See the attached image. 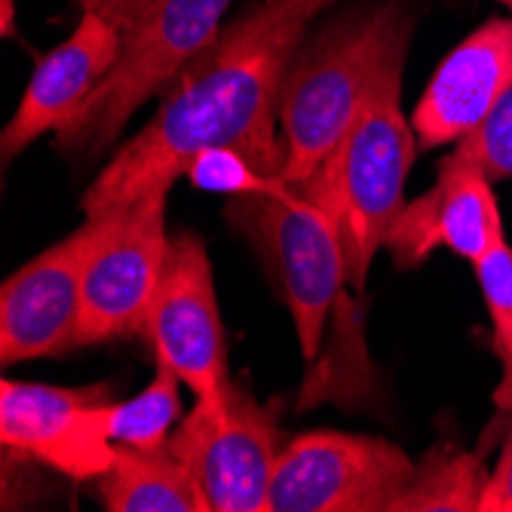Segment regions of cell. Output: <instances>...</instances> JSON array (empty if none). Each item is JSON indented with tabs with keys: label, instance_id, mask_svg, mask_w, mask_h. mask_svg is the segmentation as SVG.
<instances>
[{
	"label": "cell",
	"instance_id": "6da1fadb",
	"mask_svg": "<svg viewBox=\"0 0 512 512\" xmlns=\"http://www.w3.org/2000/svg\"><path fill=\"white\" fill-rule=\"evenodd\" d=\"M338 0H264L221 34L163 92L138 129L80 200L108 215L151 191H172L206 148H237L264 172L283 169L279 99L289 68L319 13Z\"/></svg>",
	"mask_w": 512,
	"mask_h": 512
},
{
	"label": "cell",
	"instance_id": "7a4b0ae2",
	"mask_svg": "<svg viewBox=\"0 0 512 512\" xmlns=\"http://www.w3.org/2000/svg\"><path fill=\"white\" fill-rule=\"evenodd\" d=\"M411 22L396 7H381L325 28L304 40L279 99V178L304 184L359 120L375 92L405 68Z\"/></svg>",
	"mask_w": 512,
	"mask_h": 512
},
{
	"label": "cell",
	"instance_id": "3957f363",
	"mask_svg": "<svg viewBox=\"0 0 512 512\" xmlns=\"http://www.w3.org/2000/svg\"><path fill=\"white\" fill-rule=\"evenodd\" d=\"M414 154L417 135L402 111V74H396L375 92L319 169L295 188L335 224L353 289H365L387 227L405 206Z\"/></svg>",
	"mask_w": 512,
	"mask_h": 512
},
{
	"label": "cell",
	"instance_id": "277c9868",
	"mask_svg": "<svg viewBox=\"0 0 512 512\" xmlns=\"http://www.w3.org/2000/svg\"><path fill=\"white\" fill-rule=\"evenodd\" d=\"M230 0H145L123 28L114 71L83 111L56 132L62 151L99 154L123 132L132 114L188 68L221 34Z\"/></svg>",
	"mask_w": 512,
	"mask_h": 512
},
{
	"label": "cell",
	"instance_id": "5b68a950",
	"mask_svg": "<svg viewBox=\"0 0 512 512\" xmlns=\"http://www.w3.org/2000/svg\"><path fill=\"white\" fill-rule=\"evenodd\" d=\"M227 218L264 258L292 313L298 347L304 359H313L322 344L325 319L341 298V289L350 286L347 255L335 224L301 191L286 197H230Z\"/></svg>",
	"mask_w": 512,
	"mask_h": 512
},
{
	"label": "cell",
	"instance_id": "8992f818",
	"mask_svg": "<svg viewBox=\"0 0 512 512\" xmlns=\"http://www.w3.org/2000/svg\"><path fill=\"white\" fill-rule=\"evenodd\" d=\"M166 451L194 476L206 512H267L270 479L283 451L276 411L237 384L194 399Z\"/></svg>",
	"mask_w": 512,
	"mask_h": 512
},
{
	"label": "cell",
	"instance_id": "52a82bcc",
	"mask_svg": "<svg viewBox=\"0 0 512 512\" xmlns=\"http://www.w3.org/2000/svg\"><path fill=\"white\" fill-rule=\"evenodd\" d=\"M166 203L169 191H151L102 215V230L83 264L77 347L145 335L172 240Z\"/></svg>",
	"mask_w": 512,
	"mask_h": 512
},
{
	"label": "cell",
	"instance_id": "ba28073f",
	"mask_svg": "<svg viewBox=\"0 0 512 512\" xmlns=\"http://www.w3.org/2000/svg\"><path fill=\"white\" fill-rule=\"evenodd\" d=\"M417 463L393 442L316 430L276 457L267 512H393Z\"/></svg>",
	"mask_w": 512,
	"mask_h": 512
},
{
	"label": "cell",
	"instance_id": "9c48e42d",
	"mask_svg": "<svg viewBox=\"0 0 512 512\" xmlns=\"http://www.w3.org/2000/svg\"><path fill=\"white\" fill-rule=\"evenodd\" d=\"M145 335L154 344L157 362L169 365L194 399L230 387L215 273L206 243L197 234H178L169 240Z\"/></svg>",
	"mask_w": 512,
	"mask_h": 512
},
{
	"label": "cell",
	"instance_id": "30bf717a",
	"mask_svg": "<svg viewBox=\"0 0 512 512\" xmlns=\"http://www.w3.org/2000/svg\"><path fill=\"white\" fill-rule=\"evenodd\" d=\"M105 396V387L65 390L7 378L0 384V442L74 482H96L114 467L117 451Z\"/></svg>",
	"mask_w": 512,
	"mask_h": 512
},
{
	"label": "cell",
	"instance_id": "8fae6325",
	"mask_svg": "<svg viewBox=\"0 0 512 512\" xmlns=\"http://www.w3.org/2000/svg\"><path fill=\"white\" fill-rule=\"evenodd\" d=\"M102 215H86L65 240L22 264L0 289V359L4 365L62 356L77 347L83 264Z\"/></svg>",
	"mask_w": 512,
	"mask_h": 512
},
{
	"label": "cell",
	"instance_id": "7c38bea8",
	"mask_svg": "<svg viewBox=\"0 0 512 512\" xmlns=\"http://www.w3.org/2000/svg\"><path fill=\"white\" fill-rule=\"evenodd\" d=\"M491 178L467 154L451 151L439 163L433 188L399 209L387 227L384 249L399 270L424 264L436 249L476 264L503 234Z\"/></svg>",
	"mask_w": 512,
	"mask_h": 512
},
{
	"label": "cell",
	"instance_id": "4fadbf2b",
	"mask_svg": "<svg viewBox=\"0 0 512 512\" xmlns=\"http://www.w3.org/2000/svg\"><path fill=\"white\" fill-rule=\"evenodd\" d=\"M123 46L120 22L83 10L77 28L40 56L22 99L0 135L4 163L16 160L46 132H62L114 71Z\"/></svg>",
	"mask_w": 512,
	"mask_h": 512
},
{
	"label": "cell",
	"instance_id": "5bb4252c",
	"mask_svg": "<svg viewBox=\"0 0 512 512\" xmlns=\"http://www.w3.org/2000/svg\"><path fill=\"white\" fill-rule=\"evenodd\" d=\"M512 83V19H491L439 62L411 111L424 151L460 145L497 108Z\"/></svg>",
	"mask_w": 512,
	"mask_h": 512
},
{
	"label": "cell",
	"instance_id": "9a60e30c",
	"mask_svg": "<svg viewBox=\"0 0 512 512\" xmlns=\"http://www.w3.org/2000/svg\"><path fill=\"white\" fill-rule=\"evenodd\" d=\"M96 488L108 512H206L194 476L166 448L117 445L114 467Z\"/></svg>",
	"mask_w": 512,
	"mask_h": 512
},
{
	"label": "cell",
	"instance_id": "2e32d148",
	"mask_svg": "<svg viewBox=\"0 0 512 512\" xmlns=\"http://www.w3.org/2000/svg\"><path fill=\"white\" fill-rule=\"evenodd\" d=\"M491 470L476 451H436L424 463L393 512H482Z\"/></svg>",
	"mask_w": 512,
	"mask_h": 512
},
{
	"label": "cell",
	"instance_id": "e0dca14e",
	"mask_svg": "<svg viewBox=\"0 0 512 512\" xmlns=\"http://www.w3.org/2000/svg\"><path fill=\"white\" fill-rule=\"evenodd\" d=\"M181 378L163 362H157V371L151 384L135 393L126 402H111V439L117 445L157 451L166 448L172 427L181 417Z\"/></svg>",
	"mask_w": 512,
	"mask_h": 512
},
{
	"label": "cell",
	"instance_id": "ac0fdd59",
	"mask_svg": "<svg viewBox=\"0 0 512 512\" xmlns=\"http://www.w3.org/2000/svg\"><path fill=\"white\" fill-rule=\"evenodd\" d=\"M473 267H476L482 301L491 316V329H494L491 344L503 368L494 399L503 411H509L512 408V246L509 240L503 237Z\"/></svg>",
	"mask_w": 512,
	"mask_h": 512
},
{
	"label": "cell",
	"instance_id": "d6986e66",
	"mask_svg": "<svg viewBox=\"0 0 512 512\" xmlns=\"http://www.w3.org/2000/svg\"><path fill=\"white\" fill-rule=\"evenodd\" d=\"M184 178H188L200 191L227 194V197H246V194L286 197L295 191L292 184H286L273 172H264L237 148H206V151H200L191 160Z\"/></svg>",
	"mask_w": 512,
	"mask_h": 512
},
{
	"label": "cell",
	"instance_id": "ffe728a7",
	"mask_svg": "<svg viewBox=\"0 0 512 512\" xmlns=\"http://www.w3.org/2000/svg\"><path fill=\"white\" fill-rule=\"evenodd\" d=\"M454 151L467 154L473 163H479L491 181L512 178V83L503 92L497 108L488 114V120L470 138L454 145Z\"/></svg>",
	"mask_w": 512,
	"mask_h": 512
},
{
	"label": "cell",
	"instance_id": "44dd1931",
	"mask_svg": "<svg viewBox=\"0 0 512 512\" xmlns=\"http://www.w3.org/2000/svg\"><path fill=\"white\" fill-rule=\"evenodd\" d=\"M509 414H512V408H509ZM482 512H512V430H509L506 445L488 476Z\"/></svg>",
	"mask_w": 512,
	"mask_h": 512
},
{
	"label": "cell",
	"instance_id": "7402d4cb",
	"mask_svg": "<svg viewBox=\"0 0 512 512\" xmlns=\"http://www.w3.org/2000/svg\"><path fill=\"white\" fill-rule=\"evenodd\" d=\"M83 10H96L105 13L108 19L120 22V28L129 25V19L145 7V0H80Z\"/></svg>",
	"mask_w": 512,
	"mask_h": 512
},
{
	"label": "cell",
	"instance_id": "603a6c76",
	"mask_svg": "<svg viewBox=\"0 0 512 512\" xmlns=\"http://www.w3.org/2000/svg\"><path fill=\"white\" fill-rule=\"evenodd\" d=\"M16 0H0V31H4V37H16Z\"/></svg>",
	"mask_w": 512,
	"mask_h": 512
},
{
	"label": "cell",
	"instance_id": "cb8c5ba5",
	"mask_svg": "<svg viewBox=\"0 0 512 512\" xmlns=\"http://www.w3.org/2000/svg\"><path fill=\"white\" fill-rule=\"evenodd\" d=\"M497 4H503V7H506V10L512 13V0H497Z\"/></svg>",
	"mask_w": 512,
	"mask_h": 512
}]
</instances>
